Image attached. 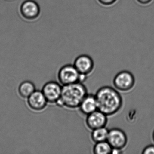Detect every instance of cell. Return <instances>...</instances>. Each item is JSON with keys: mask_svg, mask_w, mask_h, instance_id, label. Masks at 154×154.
Returning <instances> with one entry per match:
<instances>
[{"mask_svg": "<svg viewBox=\"0 0 154 154\" xmlns=\"http://www.w3.org/2000/svg\"><path fill=\"white\" fill-rule=\"evenodd\" d=\"M48 103L42 91L36 90L27 98L29 108L35 111H41L46 107Z\"/></svg>", "mask_w": 154, "mask_h": 154, "instance_id": "10", "label": "cell"}, {"mask_svg": "<svg viewBox=\"0 0 154 154\" xmlns=\"http://www.w3.org/2000/svg\"><path fill=\"white\" fill-rule=\"evenodd\" d=\"M135 78L129 71H122L113 78L112 83L114 88L121 92H128L135 86Z\"/></svg>", "mask_w": 154, "mask_h": 154, "instance_id": "4", "label": "cell"}, {"mask_svg": "<svg viewBox=\"0 0 154 154\" xmlns=\"http://www.w3.org/2000/svg\"><path fill=\"white\" fill-rule=\"evenodd\" d=\"M108 117L106 114L99 110L86 116L85 124L86 127L91 130L106 127L108 123Z\"/></svg>", "mask_w": 154, "mask_h": 154, "instance_id": "9", "label": "cell"}, {"mask_svg": "<svg viewBox=\"0 0 154 154\" xmlns=\"http://www.w3.org/2000/svg\"><path fill=\"white\" fill-rule=\"evenodd\" d=\"M112 148L108 141L95 143L93 148V152L94 154H112Z\"/></svg>", "mask_w": 154, "mask_h": 154, "instance_id": "14", "label": "cell"}, {"mask_svg": "<svg viewBox=\"0 0 154 154\" xmlns=\"http://www.w3.org/2000/svg\"><path fill=\"white\" fill-rule=\"evenodd\" d=\"M36 91L35 86L32 82L26 81L20 84L18 89L19 94L23 98L27 99Z\"/></svg>", "mask_w": 154, "mask_h": 154, "instance_id": "12", "label": "cell"}, {"mask_svg": "<svg viewBox=\"0 0 154 154\" xmlns=\"http://www.w3.org/2000/svg\"><path fill=\"white\" fill-rule=\"evenodd\" d=\"M73 65L80 75L87 77L93 72L94 63L93 59L90 56L82 54L75 58Z\"/></svg>", "mask_w": 154, "mask_h": 154, "instance_id": "7", "label": "cell"}, {"mask_svg": "<svg viewBox=\"0 0 154 154\" xmlns=\"http://www.w3.org/2000/svg\"><path fill=\"white\" fill-rule=\"evenodd\" d=\"M78 109L81 113L86 116L98 110L95 94L88 93L82 101Z\"/></svg>", "mask_w": 154, "mask_h": 154, "instance_id": "11", "label": "cell"}, {"mask_svg": "<svg viewBox=\"0 0 154 154\" xmlns=\"http://www.w3.org/2000/svg\"><path fill=\"white\" fill-rule=\"evenodd\" d=\"M20 14L27 20L36 19L40 13V8L37 2L34 0H26L20 7Z\"/></svg>", "mask_w": 154, "mask_h": 154, "instance_id": "8", "label": "cell"}, {"mask_svg": "<svg viewBox=\"0 0 154 154\" xmlns=\"http://www.w3.org/2000/svg\"><path fill=\"white\" fill-rule=\"evenodd\" d=\"M94 94L98 109L108 117L117 114L122 108L123 103L122 96L114 87L107 85L102 86Z\"/></svg>", "mask_w": 154, "mask_h": 154, "instance_id": "1", "label": "cell"}, {"mask_svg": "<svg viewBox=\"0 0 154 154\" xmlns=\"http://www.w3.org/2000/svg\"><path fill=\"white\" fill-rule=\"evenodd\" d=\"M141 153L143 154H154V145H150L145 147Z\"/></svg>", "mask_w": 154, "mask_h": 154, "instance_id": "16", "label": "cell"}, {"mask_svg": "<svg viewBox=\"0 0 154 154\" xmlns=\"http://www.w3.org/2000/svg\"><path fill=\"white\" fill-rule=\"evenodd\" d=\"M97 1L102 6L109 7L114 5L118 0H97Z\"/></svg>", "mask_w": 154, "mask_h": 154, "instance_id": "15", "label": "cell"}, {"mask_svg": "<svg viewBox=\"0 0 154 154\" xmlns=\"http://www.w3.org/2000/svg\"><path fill=\"white\" fill-rule=\"evenodd\" d=\"M63 85L55 81L46 83L42 89V92L48 103H55L60 100L62 94Z\"/></svg>", "mask_w": 154, "mask_h": 154, "instance_id": "6", "label": "cell"}, {"mask_svg": "<svg viewBox=\"0 0 154 154\" xmlns=\"http://www.w3.org/2000/svg\"><path fill=\"white\" fill-rule=\"evenodd\" d=\"M109 131V130L106 127L92 130L91 134V140L94 143L106 141L108 138Z\"/></svg>", "mask_w": 154, "mask_h": 154, "instance_id": "13", "label": "cell"}, {"mask_svg": "<svg viewBox=\"0 0 154 154\" xmlns=\"http://www.w3.org/2000/svg\"><path fill=\"white\" fill-rule=\"evenodd\" d=\"M88 94L87 88L83 82L64 85L61 98L56 104L69 109H78L82 101Z\"/></svg>", "mask_w": 154, "mask_h": 154, "instance_id": "2", "label": "cell"}, {"mask_svg": "<svg viewBox=\"0 0 154 154\" xmlns=\"http://www.w3.org/2000/svg\"><path fill=\"white\" fill-rule=\"evenodd\" d=\"M153 0H136L138 3L141 6H148L152 3Z\"/></svg>", "mask_w": 154, "mask_h": 154, "instance_id": "17", "label": "cell"}, {"mask_svg": "<svg viewBox=\"0 0 154 154\" xmlns=\"http://www.w3.org/2000/svg\"><path fill=\"white\" fill-rule=\"evenodd\" d=\"M107 141L112 149L123 150L128 144V137L121 129L112 128L109 130Z\"/></svg>", "mask_w": 154, "mask_h": 154, "instance_id": "5", "label": "cell"}, {"mask_svg": "<svg viewBox=\"0 0 154 154\" xmlns=\"http://www.w3.org/2000/svg\"><path fill=\"white\" fill-rule=\"evenodd\" d=\"M57 78L59 83L64 86L80 82H83L87 77L80 75L73 64H66L59 69Z\"/></svg>", "mask_w": 154, "mask_h": 154, "instance_id": "3", "label": "cell"}, {"mask_svg": "<svg viewBox=\"0 0 154 154\" xmlns=\"http://www.w3.org/2000/svg\"><path fill=\"white\" fill-rule=\"evenodd\" d=\"M152 139H153V141L154 142V130L153 131V134H152Z\"/></svg>", "mask_w": 154, "mask_h": 154, "instance_id": "18", "label": "cell"}]
</instances>
